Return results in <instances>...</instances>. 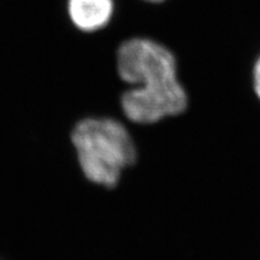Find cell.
<instances>
[{"instance_id":"3","label":"cell","mask_w":260,"mask_h":260,"mask_svg":"<svg viewBox=\"0 0 260 260\" xmlns=\"http://www.w3.org/2000/svg\"><path fill=\"white\" fill-rule=\"evenodd\" d=\"M68 14L70 21L80 30H102L113 21L116 0H68Z\"/></svg>"},{"instance_id":"2","label":"cell","mask_w":260,"mask_h":260,"mask_svg":"<svg viewBox=\"0 0 260 260\" xmlns=\"http://www.w3.org/2000/svg\"><path fill=\"white\" fill-rule=\"evenodd\" d=\"M71 142L83 175L100 186L115 187L123 170L135 161L134 141L115 119H82L71 133Z\"/></svg>"},{"instance_id":"1","label":"cell","mask_w":260,"mask_h":260,"mask_svg":"<svg viewBox=\"0 0 260 260\" xmlns=\"http://www.w3.org/2000/svg\"><path fill=\"white\" fill-rule=\"evenodd\" d=\"M116 67L119 77L134 86L121 99L123 112L132 122L151 124L186 110L177 58L164 44L145 37L125 39L117 48Z\"/></svg>"},{"instance_id":"4","label":"cell","mask_w":260,"mask_h":260,"mask_svg":"<svg viewBox=\"0 0 260 260\" xmlns=\"http://www.w3.org/2000/svg\"><path fill=\"white\" fill-rule=\"evenodd\" d=\"M252 76H253V87H254L255 94L260 99V54L256 58L252 68Z\"/></svg>"},{"instance_id":"5","label":"cell","mask_w":260,"mask_h":260,"mask_svg":"<svg viewBox=\"0 0 260 260\" xmlns=\"http://www.w3.org/2000/svg\"><path fill=\"white\" fill-rule=\"evenodd\" d=\"M144 2H147V3H161V2H164V0H144Z\"/></svg>"}]
</instances>
